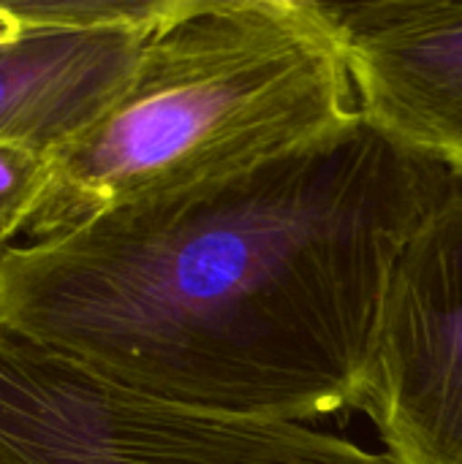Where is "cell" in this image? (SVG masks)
I'll use <instances>...</instances> for the list:
<instances>
[{"label":"cell","instance_id":"6da1fadb","mask_svg":"<svg viewBox=\"0 0 462 464\" xmlns=\"http://www.w3.org/2000/svg\"><path fill=\"white\" fill-rule=\"evenodd\" d=\"M452 185L359 117L0 250V324L169 405L324 419L351 408L389 272Z\"/></svg>","mask_w":462,"mask_h":464},{"label":"cell","instance_id":"7a4b0ae2","mask_svg":"<svg viewBox=\"0 0 462 464\" xmlns=\"http://www.w3.org/2000/svg\"><path fill=\"white\" fill-rule=\"evenodd\" d=\"M319 0H172L123 98L52 160L35 239L231 179L359 120Z\"/></svg>","mask_w":462,"mask_h":464},{"label":"cell","instance_id":"3957f363","mask_svg":"<svg viewBox=\"0 0 462 464\" xmlns=\"http://www.w3.org/2000/svg\"><path fill=\"white\" fill-rule=\"evenodd\" d=\"M0 464H403L302 421L128 392L0 324Z\"/></svg>","mask_w":462,"mask_h":464},{"label":"cell","instance_id":"277c9868","mask_svg":"<svg viewBox=\"0 0 462 464\" xmlns=\"http://www.w3.org/2000/svg\"><path fill=\"white\" fill-rule=\"evenodd\" d=\"M351 408L403 464H462V182L400 250Z\"/></svg>","mask_w":462,"mask_h":464},{"label":"cell","instance_id":"5b68a950","mask_svg":"<svg viewBox=\"0 0 462 464\" xmlns=\"http://www.w3.org/2000/svg\"><path fill=\"white\" fill-rule=\"evenodd\" d=\"M169 3H0V141L74 144L123 98Z\"/></svg>","mask_w":462,"mask_h":464},{"label":"cell","instance_id":"8992f818","mask_svg":"<svg viewBox=\"0 0 462 464\" xmlns=\"http://www.w3.org/2000/svg\"><path fill=\"white\" fill-rule=\"evenodd\" d=\"M321 5L362 120L462 182V0Z\"/></svg>","mask_w":462,"mask_h":464},{"label":"cell","instance_id":"52a82bcc","mask_svg":"<svg viewBox=\"0 0 462 464\" xmlns=\"http://www.w3.org/2000/svg\"><path fill=\"white\" fill-rule=\"evenodd\" d=\"M52 158L0 141V245L27 228L52 182Z\"/></svg>","mask_w":462,"mask_h":464}]
</instances>
